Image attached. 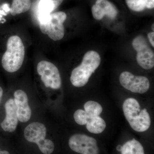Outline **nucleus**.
I'll list each match as a JSON object with an SVG mask.
<instances>
[{
  "label": "nucleus",
  "mask_w": 154,
  "mask_h": 154,
  "mask_svg": "<svg viewBox=\"0 0 154 154\" xmlns=\"http://www.w3.org/2000/svg\"><path fill=\"white\" fill-rule=\"evenodd\" d=\"M6 48L2 57V66L9 72H17L22 67L25 59V48L23 42L19 36L13 35L8 39Z\"/></svg>",
  "instance_id": "f257e3e1"
},
{
  "label": "nucleus",
  "mask_w": 154,
  "mask_h": 154,
  "mask_svg": "<svg viewBox=\"0 0 154 154\" xmlns=\"http://www.w3.org/2000/svg\"><path fill=\"white\" fill-rule=\"evenodd\" d=\"M122 109L125 118L133 129L142 132L149 128L151 122L149 114L145 108L141 109L136 99H126L123 103Z\"/></svg>",
  "instance_id": "f03ea898"
},
{
  "label": "nucleus",
  "mask_w": 154,
  "mask_h": 154,
  "mask_svg": "<svg viewBox=\"0 0 154 154\" xmlns=\"http://www.w3.org/2000/svg\"><path fill=\"white\" fill-rule=\"evenodd\" d=\"M101 61L100 56L96 51H90L86 53L81 64L72 71L70 79L72 85L77 88L85 85Z\"/></svg>",
  "instance_id": "7ed1b4c3"
},
{
  "label": "nucleus",
  "mask_w": 154,
  "mask_h": 154,
  "mask_svg": "<svg viewBox=\"0 0 154 154\" xmlns=\"http://www.w3.org/2000/svg\"><path fill=\"white\" fill-rule=\"evenodd\" d=\"M67 15L64 12L59 11L51 13L39 19V28L42 33L46 34L54 41H58L64 36L63 23Z\"/></svg>",
  "instance_id": "20e7f679"
},
{
  "label": "nucleus",
  "mask_w": 154,
  "mask_h": 154,
  "mask_svg": "<svg viewBox=\"0 0 154 154\" xmlns=\"http://www.w3.org/2000/svg\"><path fill=\"white\" fill-rule=\"evenodd\" d=\"M46 135V127L40 122H32L24 130V137L26 140L36 143L42 153L51 154L54 150V145L52 141L45 138Z\"/></svg>",
  "instance_id": "39448f33"
},
{
  "label": "nucleus",
  "mask_w": 154,
  "mask_h": 154,
  "mask_svg": "<svg viewBox=\"0 0 154 154\" xmlns=\"http://www.w3.org/2000/svg\"><path fill=\"white\" fill-rule=\"evenodd\" d=\"M37 71L45 87L54 90L60 88L62 81L60 73L53 63L48 61H41L37 65Z\"/></svg>",
  "instance_id": "423d86ee"
},
{
  "label": "nucleus",
  "mask_w": 154,
  "mask_h": 154,
  "mask_svg": "<svg viewBox=\"0 0 154 154\" xmlns=\"http://www.w3.org/2000/svg\"><path fill=\"white\" fill-rule=\"evenodd\" d=\"M132 46L137 51L136 59L139 65L145 69L154 66V54L146 38L142 36L136 37L132 41Z\"/></svg>",
  "instance_id": "0eeeda50"
},
{
  "label": "nucleus",
  "mask_w": 154,
  "mask_h": 154,
  "mask_svg": "<svg viewBox=\"0 0 154 154\" xmlns=\"http://www.w3.org/2000/svg\"><path fill=\"white\" fill-rule=\"evenodd\" d=\"M69 145L72 150L81 154H99L97 141L86 135L76 134L71 137Z\"/></svg>",
  "instance_id": "6e6552de"
},
{
  "label": "nucleus",
  "mask_w": 154,
  "mask_h": 154,
  "mask_svg": "<svg viewBox=\"0 0 154 154\" xmlns=\"http://www.w3.org/2000/svg\"><path fill=\"white\" fill-rule=\"evenodd\" d=\"M119 82L127 90L138 94H144L150 87L149 81L147 78L134 75L128 72L122 73L119 76Z\"/></svg>",
  "instance_id": "1a4fd4ad"
},
{
  "label": "nucleus",
  "mask_w": 154,
  "mask_h": 154,
  "mask_svg": "<svg viewBox=\"0 0 154 154\" xmlns=\"http://www.w3.org/2000/svg\"><path fill=\"white\" fill-rule=\"evenodd\" d=\"M92 15L95 19L100 20L105 16L111 19L117 17L119 11L115 5L108 0H96L92 7Z\"/></svg>",
  "instance_id": "9d476101"
},
{
  "label": "nucleus",
  "mask_w": 154,
  "mask_h": 154,
  "mask_svg": "<svg viewBox=\"0 0 154 154\" xmlns=\"http://www.w3.org/2000/svg\"><path fill=\"white\" fill-rule=\"evenodd\" d=\"M14 97L18 120L22 122L29 121L31 116V110L28 105L27 94L22 90H17L14 93Z\"/></svg>",
  "instance_id": "9b49d317"
},
{
  "label": "nucleus",
  "mask_w": 154,
  "mask_h": 154,
  "mask_svg": "<svg viewBox=\"0 0 154 154\" xmlns=\"http://www.w3.org/2000/svg\"><path fill=\"white\" fill-rule=\"evenodd\" d=\"M5 108L6 117L1 123V127L5 131L14 132L18 123L17 107L14 99H9L6 102Z\"/></svg>",
  "instance_id": "f8f14e48"
},
{
  "label": "nucleus",
  "mask_w": 154,
  "mask_h": 154,
  "mask_svg": "<svg viewBox=\"0 0 154 154\" xmlns=\"http://www.w3.org/2000/svg\"><path fill=\"white\" fill-rule=\"evenodd\" d=\"M64 0H40L38 4V20L49 15L60 5Z\"/></svg>",
  "instance_id": "ddd939ff"
},
{
  "label": "nucleus",
  "mask_w": 154,
  "mask_h": 154,
  "mask_svg": "<svg viewBox=\"0 0 154 154\" xmlns=\"http://www.w3.org/2000/svg\"><path fill=\"white\" fill-rule=\"evenodd\" d=\"M86 125L87 129L89 132L95 134H98L103 132L106 127L105 120L99 116L91 118Z\"/></svg>",
  "instance_id": "4468645a"
},
{
  "label": "nucleus",
  "mask_w": 154,
  "mask_h": 154,
  "mask_svg": "<svg viewBox=\"0 0 154 154\" xmlns=\"http://www.w3.org/2000/svg\"><path fill=\"white\" fill-rule=\"evenodd\" d=\"M120 152L121 154H145L141 144L134 138L126 142Z\"/></svg>",
  "instance_id": "2eb2a0df"
},
{
  "label": "nucleus",
  "mask_w": 154,
  "mask_h": 154,
  "mask_svg": "<svg viewBox=\"0 0 154 154\" xmlns=\"http://www.w3.org/2000/svg\"><path fill=\"white\" fill-rule=\"evenodd\" d=\"M31 0H13L10 13L13 16L25 13L30 10Z\"/></svg>",
  "instance_id": "dca6fc26"
},
{
  "label": "nucleus",
  "mask_w": 154,
  "mask_h": 154,
  "mask_svg": "<svg viewBox=\"0 0 154 154\" xmlns=\"http://www.w3.org/2000/svg\"><path fill=\"white\" fill-rule=\"evenodd\" d=\"M85 111L92 116H99L102 112V106L99 103L93 101H88L84 105Z\"/></svg>",
  "instance_id": "f3484780"
},
{
  "label": "nucleus",
  "mask_w": 154,
  "mask_h": 154,
  "mask_svg": "<svg viewBox=\"0 0 154 154\" xmlns=\"http://www.w3.org/2000/svg\"><path fill=\"white\" fill-rule=\"evenodd\" d=\"M130 9L135 12H141L146 8L145 0H125Z\"/></svg>",
  "instance_id": "a211bd4d"
},
{
  "label": "nucleus",
  "mask_w": 154,
  "mask_h": 154,
  "mask_svg": "<svg viewBox=\"0 0 154 154\" xmlns=\"http://www.w3.org/2000/svg\"><path fill=\"white\" fill-rule=\"evenodd\" d=\"M74 118L75 122L79 125H85L88 121V115L85 110L79 109L75 112Z\"/></svg>",
  "instance_id": "6ab92c4d"
},
{
  "label": "nucleus",
  "mask_w": 154,
  "mask_h": 154,
  "mask_svg": "<svg viewBox=\"0 0 154 154\" xmlns=\"http://www.w3.org/2000/svg\"><path fill=\"white\" fill-rule=\"evenodd\" d=\"M146 8L152 9L154 8V0H145Z\"/></svg>",
  "instance_id": "aec40b11"
},
{
  "label": "nucleus",
  "mask_w": 154,
  "mask_h": 154,
  "mask_svg": "<svg viewBox=\"0 0 154 154\" xmlns=\"http://www.w3.org/2000/svg\"><path fill=\"white\" fill-rule=\"evenodd\" d=\"M148 37L149 41L153 47H154V32H150L148 34Z\"/></svg>",
  "instance_id": "412c9836"
},
{
  "label": "nucleus",
  "mask_w": 154,
  "mask_h": 154,
  "mask_svg": "<svg viewBox=\"0 0 154 154\" xmlns=\"http://www.w3.org/2000/svg\"><path fill=\"white\" fill-rule=\"evenodd\" d=\"M3 94V91L2 88L0 87V103H1V101H2V97Z\"/></svg>",
  "instance_id": "4be33fe9"
},
{
  "label": "nucleus",
  "mask_w": 154,
  "mask_h": 154,
  "mask_svg": "<svg viewBox=\"0 0 154 154\" xmlns=\"http://www.w3.org/2000/svg\"><path fill=\"white\" fill-rule=\"evenodd\" d=\"M0 154H10L6 150H1L0 149Z\"/></svg>",
  "instance_id": "5701e85b"
},
{
  "label": "nucleus",
  "mask_w": 154,
  "mask_h": 154,
  "mask_svg": "<svg viewBox=\"0 0 154 154\" xmlns=\"http://www.w3.org/2000/svg\"><path fill=\"white\" fill-rule=\"evenodd\" d=\"M122 146L119 145L117 146V147H116V150L120 152L122 149Z\"/></svg>",
  "instance_id": "b1692460"
},
{
  "label": "nucleus",
  "mask_w": 154,
  "mask_h": 154,
  "mask_svg": "<svg viewBox=\"0 0 154 154\" xmlns=\"http://www.w3.org/2000/svg\"><path fill=\"white\" fill-rule=\"evenodd\" d=\"M154 30V24H153V30Z\"/></svg>",
  "instance_id": "393cba45"
}]
</instances>
